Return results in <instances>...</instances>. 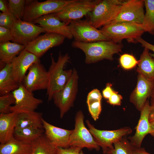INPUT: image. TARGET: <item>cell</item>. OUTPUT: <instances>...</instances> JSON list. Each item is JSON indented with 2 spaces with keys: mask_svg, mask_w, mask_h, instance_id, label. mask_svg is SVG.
<instances>
[{
  "mask_svg": "<svg viewBox=\"0 0 154 154\" xmlns=\"http://www.w3.org/2000/svg\"><path fill=\"white\" fill-rule=\"evenodd\" d=\"M72 47L79 49L84 53L85 61L87 64L93 63L104 59L113 60V56L121 52L123 46L111 40H104L91 42L75 41L72 43Z\"/></svg>",
  "mask_w": 154,
  "mask_h": 154,
  "instance_id": "cell-1",
  "label": "cell"
},
{
  "mask_svg": "<svg viewBox=\"0 0 154 154\" xmlns=\"http://www.w3.org/2000/svg\"><path fill=\"white\" fill-rule=\"evenodd\" d=\"M51 64L48 71V83L46 89L48 101L51 100L53 94L64 86L73 73L72 70L64 69L66 64L69 61L70 56L68 53L62 55L60 52L56 61L51 56Z\"/></svg>",
  "mask_w": 154,
  "mask_h": 154,
  "instance_id": "cell-2",
  "label": "cell"
},
{
  "mask_svg": "<svg viewBox=\"0 0 154 154\" xmlns=\"http://www.w3.org/2000/svg\"><path fill=\"white\" fill-rule=\"evenodd\" d=\"M109 40L121 43L122 40L136 42V40L145 33L141 24L131 23H109L100 29Z\"/></svg>",
  "mask_w": 154,
  "mask_h": 154,
  "instance_id": "cell-3",
  "label": "cell"
},
{
  "mask_svg": "<svg viewBox=\"0 0 154 154\" xmlns=\"http://www.w3.org/2000/svg\"><path fill=\"white\" fill-rule=\"evenodd\" d=\"M125 0H103L87 15L88 20L96 28L103 27L113 21L117 17Z\"/></svg>",
  "mask_w": 154,
  "mask_h": 154,
  "instance_id": "cell-4",
  "label": "cell"
},
{
  "mask_svg": "<svg viewBox=\"0 0 154 154\" xmlns=\"http://www.w3.org/2000/svg\"><path fill=\"white\" fill-rule=\"evenodd\" d=\"M74 0H27L23 20L32 23L44 15L56 13Z\"/></svg>",
  "mask_w": 154,
  "mask_h": 154,
  "instance_id": "cell-5",
  "label": "cell"
},
{
  "mask_svg": "<svg viewBox=\"0 0 154 154\" xmlns=\"http://www.w3.org/2000/svg\"><path fill=\"white\" fill-rule=\"evenodd\" d=\"M78 78L77 72L74 68L72 74L66 85L52 96L54 104L59 109L61 118L73 106L78 91Z\"/></svg>",
  "mask_w": 154,
  "mask_h": 154,
  "instance_id": "cell-6",
  "label": "cell"
},
{
  "mask_svg": "<svg viewBox=\"0 0 154 154\" xmlns=\"http://www.w3.org/2000/svg\"><path fill=\"white\" fill-rule=\"evenodd\" d=\"M68 25L74 41L91 42L110 40L100 30L94 27L88 19L72 21Z\"/></svg>",
  "mask_w": 154,
  "mask_h": 154,
  "instance_id": "cell-7",
  "label": "cell"
},
{
  "mask_svg": "<svg viewBox=\"0 0 154 154\" xmlns=\"http://www.w3.org/2000/svg\"><path fill=\"white\" fill-rule=\"evenodd\" d=\"M101 0H74L58 11L54 13L60 21L69 23L80 19L93 10Z\"/></svg>",
  "mask_w": 154,
  "mask_h": 154,
  "instance_id": "cell-8",
  "label": "cell"
},
{
  "mask_svg": "<svg viewBox=\"0 0 154 154\" xmlns=\"http://www.w3.org/2000/svg\"><path fill=\"white\" fill-rule=\"evenodd\" d=\"M84 119V116L82 111L78 112L75 117L74 129L70 136L69 147H85L98 151L100 147L85 126Z\"/></svg>",
  "mask_w": 154,
  "mask_h": 154,
  "instance_id": "cell-9",
  "label": "cell"
},
{
  "mask_svg": "<svg viewBox=\"0 0 154 154\" xmlns=\"http://www.w3.org/2000/svg\"><path fill=\"white\" fill-rule=\"evenodd\" d=\"M86 123L89 131L103 151L108 148H113L114 143L131 134L133 131L131 128L127 126L113 130H100L95 128L88 120H86Z\"/></svg>",
  "mask_w": 154,
  "mask_h": 154,
  "instance_id": "cell-10",
  "label": "cell"
},
{
  "mask_svg": "<svg viewBox=\"0 0 154 154\" xmlns=\"http://www.w3.org/2000/svg\"><path fill=\"white\" fill-rule=\"evenodd\" d=\"M14 41L27 46L42 33H46L42 27L22 19L17 20L10 29Z\"/></svg>",
  "mask_w": 154,
  "mask_h": 154,
  "instance_id": "cell-11",
  "label": "cell"
},
{
  "mask_svg": "<svg viewBox=\"0 0 154 154\" xmlns=\"http://www.w3.org/2000/svg\"><path fill=\"white\" fill-rule=\"evenodd\" d=\"M144 6V0H125L117 16L110 23L124 22L141 24L145 13Z\"/></svg>",
  "mask_w": 154,
  "mask_h": 154,
  "instance_id": "cell-12",
  "label": "cell"
},
{
  "mask_svg": "<svg viewBox=\"0 0 154 154\" xmlns=\"http://www.w3.org/2000/svg\"><path fill=\"white\" fill-rule=\"evenodd\" d=\"M65 38L58 34L46 32L30 42L25 49L40 58L51 48L62 44Z\"/></svg>",
  "mask_w": 154,
  "mask_h": 154,
  "instance_id": "cell-13",
  "label": "cell"
},
{
  "mask_svg": "<svg viewBox=\"0 0 154 154\" xmlns=\"http://www.w3.org/2000/svg\"><path fill=\"white\" fill-rule=\"evenodd\" d=\"M48 83V74L40 62L33 64L28 70L22 84L29 92L47 89Z\"/></svg>",
  "mask_w": 154,
  "mask_h": 154,
  "instance_id": "cell-14",
  "label": "cell"
},
{
  "mask_svg": "<svg viewBox=\"0 0 154 154\" xmlns=\"http://www.w3.org/2000/svg\"><path fill=\"white\" fill-rule=\"evenodd\" d=\"M12 93L15 102L14 105L11 107V112L34 111L43 102L41 99L35 98L33 92L27 90L22 84Z\"/></svg>",
  "mask_w": 154,
  "mask_h": 154,
  "instance_id": "cell-15",
  "label": "cell"
},
{
  "mask_svg": "<svg viewBox=\"0 0 154 154\" xmlns=\"http://www.w3.org/2000/svg\"><path fill=\"white\" fill-rule=\"evenodd\" d=\"M40 62L39 58L25 49L15 57L11 63L13 74L20 84L22 83L27 71L33 64Z\"/></svg>",
  "mask_w": 154,
  "mask_h": 154,
  "instance_id": "cell-16",
  "label": "cell"
},
{
  "mask_svg": "<svg viewBox=\"0 0 154 154\" xmlns=\"http://www.w3.org/2000/svg\"><path fill=\"white\" fill-rule=\"evenodd\" d=\"M154 88V82L149 80L140 74L137 76L136 86L130 95V102L140 111L147 98L151 96Z\"/></svg>",
  "mask_w": 154,
  "mask_h": 154,
  "instance_id": "cell-17",
  "label": "cell"
},
{
  "mask_svg": "<svg viewBox=\"0 0 154 154\" xmlns=\"http://www.w3.org/2000/svg\"><path fill=\"white\" fill-rule=\"evenodd\" d=\"M32 23L38 24L46 33L58 34L69 39L73 38L70 30L69 23L60 21L55 16L54 13L42 16Z\"/></svg>",
  "mask_w": 154,
  "mask_h": 154,
  "instance_id": "cell-18",
  "label": "cell"
},
{
  "mask_svg": "<svg viewBox=\"0 0 154 154\" xmlns=\"http://www.w3.org/2000/svg\"><path fill=\"white\" fill-rule=\"evenodd\" d=\"M45 135L56 147H69L70 136L73 130H67L54 126L42 119Z\"/></svg>",
  "mask_w": 154,
  "mask_h": 154,
  "instance_id": "cell-19",
  "label": "cell"
},
{
  "mask_svg": "<svg viewBox=\"0 0 154 154\" xmlns=\"http://www.w3.org/2000/svg\"><path fill=\"white\" fill-rule=\"evenodd\" d=\"M150 111V103L147 100L140 111V117L136 127L135 133L133 136L128 137L131 143L135 148L141 147L143 139L146 135L150 133V127L149 121Z\"/></svg>",
  "mask_w": 154,
  "mask_h": 154,
  "instance_id": "cell-20",
  "label": "cell"
},
{
  "mask_svg": "<svg viewBox=\"0 0 154 154\" xmlns=\"http://www.w3.org/2000/svg\"><path fill=\"white\" fill-rule=\"evenodd\" d=\"M18 113L0 114V142L4 143L13 136Z\"/></svg>",
  "mask_w": 154,
  "mask_h": 154,
  "instance_id": "cell-21",
  "label": "cell"
},
{
  "mask_svg": "<svg viewBox=\"0 0 154 154\" xmlns=\"http://www.w3.org/2000/svg\"><path fill=\"white\" fill-rule=\"evenodd\" d=\"M19 85L13 74L11 63L6 64L0 71V96L11 92Z\"/></svg>",
  "mask_w": 154,
  "mask_h": 154,
  "instance_id": "cell-22",
  "label": "cell"
},
{
  "mask_svg": "<svg viewBox=\"0 0 154 154\" xmlns=\"http://www.w3.org/2000/svg\"><path fill=\"white\" fill-rule=\"evenodd\" d=\"M42 114L35 111L18 113L15 128L35 127L43 129Z\"/></svg>",
  "mask_w": 154,
  "mask_h": 154,
  "instance_id": "cell-23",
  "label": "cell"
},
{
  "mask_svg": "<svg viewBox=\"0 0 154 154\" xmlns=\"http://www.w3.org/2000/svg\"><path fill=\"white\" fill-rule=\"evenodd\" d=\"M149 50L144 48L138 60L137 71L147 79L154 82V57L151 56Z\"/></svg>",
  "mask_w": 154,
  "mask_h": 154,
  "instance_id": "cell-24",
  "label": "cell"
},
{
  "mask_svg": "<svg viewBox=\"0 0 154 154\" xmlns=\"http://www.w3.org/2000/svg\"><path fill=\"white\" fill-rule=\"evenodd\" d=\"M32 145L19 141L13 136L0 145V154H31Z\"/></svg>",
  "mask_w": 154,
  "mask_h": 154,
  "instance_id": "cell-25",
  "label": "cell"
},
{
  "mask_svg": "<svg viewBox=\"0 0 154 154\" xmlns=\"http://www.w3.org/2000/svg\"><path fill=\"white\" fill-rule=\"evenodd\" d=\"M23 45L10 41L0 43V59L2 64L11 63L17 55L24 49Z\"/></svg>",
  "mask_w": 154,
  "mask_h": 154,
  "instance_id": "cell-26",
  "label": "cell"
},
{
  "mask_svg": "<svg viewBox=\"0 0 154 154\" xmlns=\"http://www.w3.org/2000/svg\"><path fill=\"white\" fill-rule=\"evenodd\" d=\"M44 130L43 129L30 127L15 128L13 136L19 141L31 144L43 134Z\"/></svg>",
  "mask_w": 154,
  "mask_h": 154,
  "instance_id": "cell-27",
  "label": "cell"
},
{
  "mask_svg": "<svg viewBox=\"0 0 154 154\" xmlns=\"http://www.w3.org/2000/svg\"><path fill=\"white\" fill-rule=\"evenodd\" d=\"M31 144V154H56V147L45 135L40 136Z\"/></svg>",
  "mask_w": 154,
  "mask_h": 154,
  "instance_id": "cell-28",
  "label": "cell"
},
{
  "mask_svg": "<svg viewBox=\"0 0 154 154\" xmlns=\"http://www.w3.org/2000/svg\"><path fill=\"white\" fill-rule=\"evenodd\" d=\"M146 12L141 24L145 32L154 35V0H144Z\"/></svg>",
  "mask_w": 154,
  "mask_h": 154,
  "instance_id": "cell-29",
  "label": "cell"
},
{
  "mask_svg": "<svg viewBox=\"0 0 154 154\" xmlns=\"http://www.w3.org/2000/svg\"><path fill=\"white\" fill-rule=\"evenodd\" d=\"M113 148H108L103 151V154H133L135 148L127 136L114 143Z\"/></svg>",
  "mask_w": 154,
  "mask_h": 154,
  "instance_id": "cell-30",
  "label": "cell"
},
{
  "mask_svg": "<svg viewBox=\"0 0 154 154\" xmlns=\"http://www.w3.org/2000/svg\"><path fill=\"white\" fill-rule=\"evenodd\" d=\"M26 1L25 0L8 1L9 10L14 15L17 20H23L25 11Z\"/></svg>",
  "mask_w": 154,
  "mask_h": 154,
  "instance_id": "cell-31",
  "label": "cell"
},
{
  "mask_svg": "<svg viewBox=\"0 0 154 154\" xmlns=\"http://www.w3.org/2000/svg\"><path fill=\"white\" fill-rule=\"evenodd\" d=\"M15 99L12 93L10 92L0 97V114H8L11 112V105L15 104Z\"/></svg>",
  "mask_w": 154,
  "mask_h": 154,
  "instance_id": "cell-32",
  "label": "cell"
},
{
  "mask_svg": "<svg viewBox=\"0 0 154 154\" xmlns=\"http://www.w3.org/2000/svg\"><path fill=\"white\" fill-rule=\"evenodd\" d=\"M119 61L121 66L123 68L129 70L133 68L138 64L139 61L137 60L132 55L124 54L120 56Z\"/></svg>",
  "mask_w": 154,
  "mask_h": 154,
  "instance_id": "cell-33",
  "label": "cell"
},
{
  "mask_svg": "<svg viewBox=\"0 0 154 154\" xmlns=\"http://www.w3.org/2000/svg\"><path fill=\"white\" fill-rule=\"evenodd\" d=\"M86 102L89 113L93 119L96 121L98 119L102 111L101 101L91 100Z\"/></svg>",
  "mask_w": 154,
  "mask_h": 154,
  "instance_id": "cell-34",
  "label": "cell"
},
{
  "mask_svg": "<svg viewBox=\"0 0 154 154\" xmlns=\"http://www.w3.org/2000/svg\"><path fill=\"white\" fill-rule=\"evenodd\" d=\"M14 15L10 11L0 13V26L10 29L17 20Z\"/></svg>",
  "mask_w": 154,
  "mask_h": 154,
  "instance_id": "cell-35",
  "label": "cell"
},
{
  "mask_svg": "<svg viewBox=\"0 0 154 154\" xmlns=\"http://www.w3.org/2000/svg\"><path fill=\"white\" fill-rule=\"evenodd\" d=\"M14 41L11 29L0 26V43Z\"/></svg>",
  "mask_w": 154,
  "mask_h": 154,
  "instance_id": "cell-36",
  "label": "cell"
},
{
  "mask_svg": "<svg viewBox=\"0 0 154 154\" xmlns=\"http://www.w3.org/2000/svg\"><path fill=\"white\" fill-rule=\"evenodd\" d=\"M82 149L76 147H70L65 148L56 147V154H78Z\"/></svg>",
  "mask_w": 154,
  "mask_h": 154,
  "instance_id": "cell-37",
  "label": "cell"
},
{
  "mask_svg": "<svg viewBox=\"0 0 154 154\" xmlns=\"http://www.w3.org/2000/svg\"><path fill=\"white\" fill-rule=\"evenodd\" d=\"M122 98L121 95L114 91L111 97L108 99L107 102L112 105L120 106Z\"/></svg>",
  "mask_w": 154,
  "mask_h": 154,
  "instance_id": "cell-38",
  "label": "cell"
},
{
  "mask_svg": "<svg viewBox=\"0 0 154 154\" xmlns=\"http://www.w3.org/2000/svg\"><path fill=\"white\" fill-rule=\"evenodd\" d=\"M102 98V96L100 91L97 89H95L88 94L87 101L91 100L101 101Z\"/></svg>",
  "mask_w": 154,
  "mask_h": 154,
  "instance_id": "cell-39",
  "label": "cell"
},
{
  "mask_svg": "<svg viewBox=\"0 0 154 154\" xmlns=\"http://www.w3.org/2000/svg\"><path fill=\"white\" fill-rule=\"evenodd\" d=\"M136 42H139L140 43L142 46L144 48H146L149 50H151L153 52V54H151V56L154 57V45L151 44L144 39H143L141 37H140L136 40Z\"/></svg>",
  "mask_w": 154,
  "mask_h": 154,
  "instance_id": "cell-40",
  "label": "cell"
},
{
  "mask_svg": "<svg viewBox=\"0 0 154 154\" xmlns=\"http://www.w3.org/2000/svg\"><path fill=\"white\" fill-rule=\"evenodd\" d=\"M114 91L112 88L111 84L108 83L106 88L102 91L103 96L105 98L108 99Z\"/></svg>",
  "mask_w": 154,
  "mask_h": 154,
  "instance_id": "cell-41",
  "label": "cell"
},
{
  "mask_svg": "<svg viewBox=\"0 0 154 154\" xmlns=\"http://www.w3.org/2000/svg\"><path fill=\"white\" fill-rule=\"evenodd\" d=\"M150 103V111L149 116V122L154 120V96L151 97Z\"/></svg>",
  "mask_w": 154,
  "mask_h": 154,
  "instance_id": "cell-42",
  "label": "cell"
},
{
  "mask_svg": "<svg viewBox=\"0 0 154 154\" xmlns=\"http://www.w3.org/2000/svg\"><path fill=\"white\" fill-rule=\"evenodd\" d=\"M0 10L2 13H6L9 12L8 1L0 0Z\"/></svg>",
  "mask_w": 154,
  "mask_h": 154,
  "instance_id": "cell-43",
  "label": "cell"
},
{
  "mask_svg": "<svg viewBox=\"0 0 154 154\" xmlns=\"http://www.w3.org/2000/svg\"><path fill=\"white\" fill-rule=\"evenodd\" d=\"M133 154H151L147 152L143 147L135 148Z\"/></svg>",
  "mask_w": 154,
  "mask_h": 154,
  "instance_id": "cell-44",
  "label": "cell"
},
{
  "mask_svg": "<svg viewBox=\"0 0 154 154\" xmlns=\"http://www.w3.org/2000/svg\"><path fill=\"white\" fill-rule=\"evenodd\" d=\"M150 131L149 134L154 138V120L149 122Z\"/></svg>",
  "mask_w": 154,
  "mask_h": 154,
  "instance_id": "cell-45",
  "label": "cell"
},
{
  "mask_svg": "<svg viewBox=\"0 0 154 154\" xmlns=\"http://www.w3.org/2000/svg\"><path fill=\"white\" fill-rule=\"evenodd\" d=\"M78 154H85L82 151V150H81L80 152H79Z\"/></svg>",
  "mask_w": 154,
  "mask_h": 154,
  "instance_id": "cell-46",
  "label": "cell"
},
{
  "mask_svg": "<svg viewBox=\"0 0 154 154\" xmlns=\"http://www.w3.org/2000/svg\"><path fill=\"white\" fill-rule=\"evenodd\" d=\"M154 96V88L153 91V92L152 93V95H151V96Z\"/></svg>",
  "mask_w": 154,
  "mask_h": 154,
  "instance_id": "cell-47",
  "label": "cell"
}]
</instances>
